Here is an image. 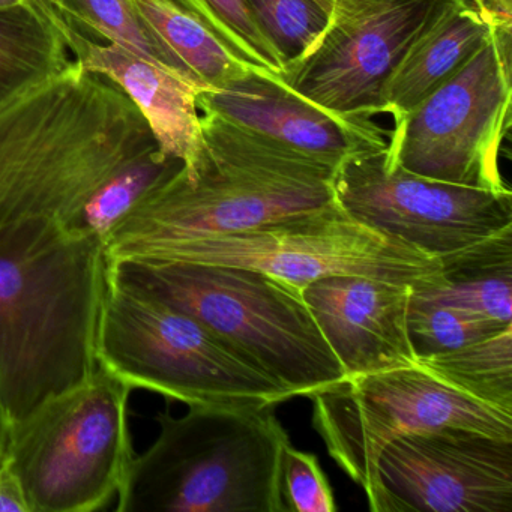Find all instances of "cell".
Masks as SVG:
<instances>
[{
    "label": "cell",
    "mask_w": 512,
    "mask_h": 512,
    "mask_svg": "<svg viewBox=\"0 0 512 512\" xmlns=\"http://www.w3.org/2000/svg\"><path fill=\"white\" fill-rule=\"evenodd\" d=\"M158 143L133 101L77 61L0 106V254L89 233L97 191Z\"/></svg>",
    "instance_id": "cell-1"
},
{
    "label": "cell",
    "mask_w": 512,
    "mask_h": 512,
    "mask_svg": "<svg viewBox=\"0 0 512 512\" xmlns=\"http://www.w3.org/2000/svg\"><path fill=\"white\" fill-rule=\"evenodd\" d=\"M107 283L106 242L94 233L0 254V403L11 425L98 370Z\"/></svg>",
    "instance_id": "cell-2"
},
{
    "label": "cell",
    "mask_w": 512,
    "mask_h": 512,
    "mask_svg": "<svg viewBox=\"0 0 512 512\" xmlns=\"http://www.w3.org/2000/svg\"><path fill=\"white\" fill-rule=\"evenodd\" d=\"M203 154L143 197L106 238L109 260L182 239L227 235L335 202V169L202 113Z\"/></svg>",
    "instance_id": "cell-3"
},
{
    "label": "cell",
    "mask_w": 512,
    "mask_h": 512,
    "mask_svg": "<svg viewBox=\"0 0 512 512\" xmlns=\"http://www.w3.org/2000/svg\"><path fill=\"white\" fill-rule=\"evenodd\" d=\"M109 275L208 326L290 398H313L346 377L301 287L274 275L152 260H109Z\"/></svg>",
    "instance_id": "cell-4"
},
{
    "label": "cell",
    "mask_w": 512,
    "mask_h": 512,
    "mask_svg": "<svg viewBox=\"0 0 512 512\" xmlns=\"http://www.w3.org/2000/svg\"><path fill=\"white\" fill-rule=\"evenodd\" d=\"M160 434L131 458L118 512H287L281 458L289 434L268 409L190 406L155 418Z\"/></svg>",
    "instance_id": "cell-5"
},
{
    "label": "cell",
    "mask_w": 512,
    "mask_h": 512,
    "mask_svg": "<svg viewBox=\"0 0 512 512\" xmlns=\"http://www.w3.org/2000/svg\"><path fill=\"white\" fill-rule=\"evenodd\" d=\"M98 364L131 388L188 406L268 409L290 400L208 326L110 275Z\"/></svg>",
    "instance_id": "cell-6"
},
{
    "label": "cell",
    "mask_w": 512,
    "mask_h": 512,
    "mask_svg": "<svg viewBox=\"0 0 512 512\" xmlns=\"http://www.w3.org/2000/svg\"><path fill=\"white\" fill-rule=\"evenodd\" d=\"M131 386L103 367L13 425L7 463L29 512H92L121 490L134 457Z\"/></svg>",
    "instance_id": "cell-7"
},
{
    "label": "cell",
    "mask_w": 512,
    "mask_h": 512,
    "mask_svg": "<svg viewBox=\"0 0 512 512\" xmlns=\"http://www.w3.org/2000/svg\"><path fill=\"white\" fill-rule=\"evenodd\" d=\"M121 260L241 266L301 289L335 275L391 281L413 290L440 281V259L365 226L337 202L227 235L164 242Z\"/></svg>",
    "instance_id": "cell-8"
},
{
    "label": "cell",
    "mask_w": 512,
    "mask_h": 512,
    "mask_svg": "<svg viewBox=\"0 0 512 512\" xmlns=\"http://www.w3.org/2000/svg\"><path fill=\"white\" fill-rule=\"evenodd\" d=\"M512 35L491 32L448 82L395 122L383 164L463 187L506 193L500 151L511 127Z\"/></svg>",
    "instance_id": "cell-9"
},
{
    "label": "cell",
    "mask_w": 512,
    "mask_h": 512,
    "mask_svg": "<svg viewBox=\"0 0 512 512\" xmlns=\"http://www.w3.org/2000/svg\"><path fill=\"white\" fill-rule=\"evenodd\" d=\"M311 400L328 454L365 493L377 457L398 437L458 427L512 439L511 413L461 394L421 364L344 377Z\"/></svg>",
    "instance_id": "cell-10"
},
{
    "label": "cell",
    "mask_w": 512,
    "mask_h": 512,
    "mask_svg": "<svg viewBox=\"0 0 512 512\" xmlns=\"http://www.w3.org/2000/svg\"><path fill=\"white\" fill-rule=\"evenodd\" d=\"M383 154L352 158L332 176L335 202L365 226L436 259L512 226L511 191L422 178L385 166Z\"/></svg>",
    "instance_id": "cell-11"
},
{
    "label": "cell",
    "mask_w": 512,
    "mask_h": 512,
    "mask_svg": "<svg viewBox=\"0 0 512 512\" xmlns=\"http://www.w3.org/2000/svg\"><path fill=\"white\" fill-rule=\"evenodd\" d=\"M442 2L335 0L325 34L280 79L338 115H385L392 74Z\"/></svg>",
    "instance_id": "cell-12"
},
{
    "label": "cell",
    "mask_w": 512,
    "mask_h": 512,
    "mask_svg": "<svg viewBox=\"0 0 512 512\" xmlns=\"http://www.w3.org/2000/svg\"><path fill=\"white\" fill-rule=\"evenodd\" d=\"M365 496L373 512H511L512 439L458 427L398 437Z\"/></svg>",
    "instance_id": "cell-13"
},
{
    "label": "cell",
    "mask_w": 512,
    "mask_h": 512,
    "mask_svg": "<svg viewBox=\"0 0 512 512\" xmlns=\"http://www.w3.org/2000/svg\"><path fill=\"white\" fill-rule=\"evenodd\" d=\"M197 107L332 169L352 158L385 152L388 145V133L370 118L331 112L268 71L251 70L223 88L203 89Z\"/></svg>",
    "instance_id": "cell-14"
},
{
    "label": "cell",
    "mask_w": 512,
    "mask_h": 512,
    "mask_svg": "<svg viewBox=\"0 0 512 512\" xmlns=\"http://www.w3.org/2000/svg\"><path fill=\"white\" fill-rule=\"evenodd\" d=\"M413 287L356 275L320 278L302 296L344 376L413 367L407 332Z\"/></svg>",
    "instance_id": "cell-15"
},
{
    "label": "cell",
    "mask_w": 512,
    "mask_h": 512,
    "mask_svg": "<svg viewBox=\"0 0 512 512\" xmlns=\"http://www.w3.org/2000/svg\"><path fill=\"white\" fill-rule=\"evenodd\" d=\"M35 2L64 38L74 61L118 86L148 122L158 148L181 160L185 175H194L203 154L202 115L197 107L203 88L124 47L82 34Z\"/></svg>",
    "instance_id": "cell-16"
},
{
    "label": "cell",
    "mask_w": 512,
    "mask_h": 512,
    "mask_svg": "<svg viewBox=\"0 0 512 512\" xmlns=\"http://www.w3.org/2000/svg\"><path fill=\"white\" fill-rule=\"evenodd\" d=\"M491 29L467 0H443L389 80L385 115L394 122L457 74L490 38Z\"/></svg>",
    "instance_id": "cell-17"
},
{
    "label": "cell",
    "mask_w": 512,
    "mask_h": 512,
    "mask_svg": "<svg viewBox=\"0 0 512 512\" xmlns=\"http://www.w3.org/2000/svg\"><path fill=\"white\" fill-rule=\"evenodd\" d=\"M416 295L512 325V226L440 257V281Z\"/></svg>",
    "instance_id": "cell-18"
},
{
    "label": "cell",
    "mask_w": 512,
    "mask_h": 512,
    "mask_svg": "<svg viewBox=\"0 0 512 512\" xmlns=\"http://www.w3.org/2000/svg\"><path fill=\"white\" fill-rule=\"evenodd\" d=\"M67 44L35 0L0 8V106L71 64Z\"/></svg>",
    "instance_id": "cell-19"
},
{
    "label": "cell",
    "mask_w": 512,
    "mask_h": 512,
    "mask_svg": "<svg viewBox=\"0 0 512 512\" xmlns=\"http://www.w3.org/2000/svg\"><path fill=\"white\" fill-rule=\"evenodd\" d=\"M131 2L152 35L200 88L220 89L256 70L172 0Z\"/></svg>",
    "instance_id": "cell-20"
},
{
    "label": "cell",
    "mask_w": 512,
    "mask_h": 512,
    "mask_svg": "<svg viewBox=\"0 0 512 512\" xmlns=\"http://www.w3.org/2000/svg\"><path fill=\"white\" fill-rule=\"evenodd\" d=\"M419 364L461 394L512 415V325Z\"/></svg>",
    "instance_id": "cell-21"
},
{
    "label": "cell",
    "mask_w": 512,
    "mask_h": 512,
    "mask_svg": "<svg viewBox=\"0 0 512 512\" xmlns=\"http://www.w3.org/2000/svg\"><path fill=\"white\" fill-rule=\"evenodd\" d=\"M71 26L97 40L116 44L140 58L194 82L164 49L131 0H38ZM197 85V83H196ZM199 86V85H197Z\"/></svg>",
    "instance_id": "cell-22"
},
{
    "label": "cell",
    "mask_w": 512,
    "mask_h": 512,
    "mask_svg": "<svg viewBox=\"0 0 512 512\" xmlns=\"http://www.w3.org/2000/svg\"><path fill=\"white\" fill-rule=\"evenodd\" d=\"M184 163L160 148L149 149L115 173L89 202L83 229L106 242L110 230L149 193L176 175Z\"/></svg>",
    "instance_id": "cell-23"
},
{
    "label": "cell",
    "mask_w": 512,
    "mask_h": 512,
    "mask_svg": "<svg viewBox=\"0 0 512 512\" xmlns=\"http://www.w3.org/2000/svg\"><path fill=\"white\" fill-rule=\"evenodd\" d=\"M245 4L284 70L313 50L328 29L334 8L323 0H245Z\"/></svg>",
    "instance_id": "cell-24"
},
{
    "label": "cell",
    "mask_w": 512,
    "mask_h": 512,
    "mask_svg": "<svg viewBox=\"0 0 512 512\" xmlns=\"http://www.w3.org/2000/svg\"><path fill=\"white\" fill-rule=\"evenodd\" d=\"M256 70L280 77L283 62L248 11L245 0H172ZM334 5L335 0H323Z\"/></svg>",
    "instance_id": "cell-25"
},
{
    "label": "cell",
    "mask_w": 512,
    "mask_h": 512,
    "mask_svg": "<svg viewBox=\"0 0 512 512\" xmlns=\"http://www.w3.org/2000/svg\"><path fill=\"white\" fill-rule=\"evenodd\" d=\"M506 326L424 298L415 292L410 296L407 332L419 362L490 337Z\"/></svg>",
    "instance_id": "cell-26"
},
{
    "label": "cell",
    "mask_w": 512,
    "mask_h": 512,
    "mask_svg": "<svg viewBox=\"0 0 512 512\" xmlns=\"http://www.w3.org/2000/svg\"><path fill=\"white\" fill-rule=\"evenodd\" d=\"M281 491L287 511L335 512L334 493L316 455L287 443L281 458Z\"/></svg>",
    "instance_id": "cell-27"
},
{
    "label": "cell",
    "mask_w": 512,
    "mask_h": 512,
    "mask_svg": "<svg viewBox=\"0 0 512 512\" xmlns=\"http://www.w3.org/2000/svg\"><path fill=\"white\" fill-rule=\"evenodd\" d=\"M467 4L481 16L493 34L512 35V0H467Z\"/></svg>",
    "instance_id": "cell-28"
},
{
    "label": "cell",
    "mask_w": 512,
    "mask_h": 512,
    "mask_svg": "<svg viewBox=\"0 0 512 512\" xmlns=\"http://www.w3.org/2000/svg\"><path fill=\"white\" fill-rule=\"evenodd\" d=\"M0 512H29L22 484L7 461L0 466Z\"/></svg>",
    "instance_id": "cell-29"
},
{
    "label": "cell",
    "mask_w": 512,
    "mask_h": 512,
    "mask_svg": "<svg viewBox=\"0 0 512 512\" xmlns=\"http://www.w3.org/2000/svg\"><path fill=\"white\" fill-rule=\"evenodd\" d=\"M11 433H13V425H11L10 419H8L4 406L0 403V466H2L8 458Z\"/></svg>",
    "instance_id": "cell-30"
},
{
    "label": "cell",
    "mask_w": 512,
    "mask_h": 512,
    "mask_svg": "<svg viewBox=\"0 0 512 512\" xmlns=\"http://www.w3.org/2000/svg\"><path fill=\"white\" fill-rule=\"evenodd\" d=\"M29 0H0V8L17 7V5L28 4Z\"/></svg>",
    "instance_id": "cell-31"
}]
</instances>
